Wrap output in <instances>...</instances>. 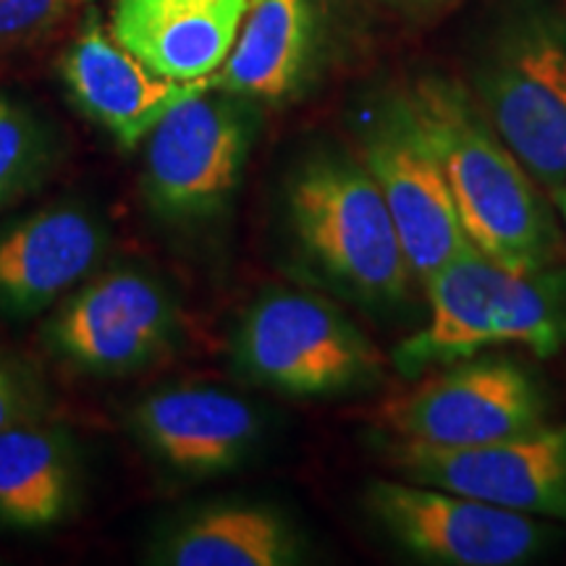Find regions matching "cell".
Returning <instances> with one entry per match:
<instances>
[{"label":"cell","mask_w":566,"mask_h":566,"mask_svg":"<svg viewBox=\"0 0 566 566\" xmlns=\"http://www.w3.org/2000/svg\"><path fill=\"white\" fill-rule=\"evenodd\" d=\"M405 103L430 142L470 244L493 263L535 275L556 250L541 187L462 87L424 80Z\"/></svg>","instance_id":"6da1fadb"},{"label":"cell","mask_w":566,"mask_h":566,"mask_svg":"<svg viewBox=\"0 0 566 566\" xmlns=\"http://www.w3.org/2000/svg\"><path fill=\"white\" fill-rule=\"evenodd\" d=\"M424 289L428 325L396 349V367L412 378L464 363L485 346L522 344L541 357L562 346V321L533 275L509 271L475 247L457 254Z\"/></svg>","instance_id":"7a4b0ae2"},{"label":"cell","mask_w":566,"mask_h":566,"mask_svg":"<svg viewBox=\"0 0 566 566\" xmlns=\"http://www.w3.org/2000/svg\"><path fill=\"white\" fill-rule=\"evenodd\" d=\"M289 216L304 250L325 273L370 300H396L412 271L394 218L365 166L307 160L289 184Z\"/></svg>","instance_id":"3957f363"},{"label":"cell","mask_w":566,"mask_h":566,"mask_svg":"<svg viewBox=\"0 0 566 566\" xmlns=\"http://www.w3.org/2000/svg\"><path fill=\"white\" fill-rule=\"evenodd\" d=\"M546 401L525 370L504 359L449 365L388 399L380 422L396 449H472L541 428Z\"/></svg>","instance_id":"277c9868"},{"label":"cell","mask_w":566,"mask_h":566,"mask_svg":"<svg viewBox=\"0 0 566 566\" xmlns=\"http://www.w3.org/2000/svg\"><path fill=\"white\" fill-rule=\"evenodd\" d=\"M480 103L493 132L541 189L566 184V34L537 21L485 66Z\"/></svg>","instance_id":"5b68a950"},{"label":"cell","mask_w":566,"mask_h":566,"mask_svg":"<svg viewBox=\"0 0 566 566\" xmlns=\"http://www.w3.org/2000/svg\"><path fill=\"white\" fill-rule=\"evenodd\" d=\"M367 509L401 548L433 564L512 566L546 541L530 514L409 480L373 483Z\"/></svg>","instance_id":"8992f818"},{"label":"cell","mask_w":566,"mask_h":566,"mask_svg":"<svg viewBox=\"0 0 566 566\" xmlns=\"http://www.w3.org/2000/svg\"><path fill=\"white\" fill-rule=\"evenodd\" d=\"M239 357L254 378L296 396L338 391L375 367L370 344L336 307L294 292L254 304L239 331Z\"/></svg>","instance_id":"52a82bcc"},{"label":"cell","mask_w":566,"mask_h":566,"mask_svg":"<svg viewBox=\"0 0 566 566\" xmlns=\"http://www.w3.org/2000/svg\"><path fill=\"white\" fill-rule=\"evenodd\" d=\"M244 155L242 113L208 84L176 103L147 137V202L166 218L208 216L237 189Z\"/></svg>","instance_id":"ba28073f"},{"label":"cell","mask_w":566,"mask_h":566,"mask_svg":"<svg viewBox=\"0 0 566 566\" xmlns=\"http://www.w3.org/2000/svg\"><path fill=\"white\" fill-rule=\"evenodd\" d=\"M365 168L388 205L412 279L424 286L457 254L470 250L441 160L405 97L367 134Z\"/></svg>","instance_id":"9c48e42d"},{"label":"cell","mask_w":566,"mask_h":566,"mask_svg":"<svg viewBox=\"0 0 566 566\" xmlns=\"http://www.w3.org/2000/svg\"><path fill=\"white\" fill-rule=\"evenodd\" d=\"M409 483L441 488L520 514L566 520V422L472 449H396Z\"/></svg>","instance_id":"30bf717a"},{"label":"cell","mask_w":566,"mask_h":566,"mask_svg":"<svg viewBox=\"0 0 566 566\" xmlns=\"http://www.w3.org/2000/svg\"><path fill=\"white\" fill-rule=\"evenodd\" d=\"M174 315L158 281L137 271H113L71 296L53 323L55 346L95 373L145 365L166 344Z\"/></svg>","instance_id":"8fae6325"},{"label":"cell","mask_w":566,"mask_h":566,"mask_svg":"<svg viewBox=\"0 0 566 566\" xmlns=\"http://www.w3.org/2000/svg\"><path fill=\"white\" fill-rule=\"evenodd\" d=\"M61 74L76 108L108 132L124 150H134L150 137L176 103L212 84V76L200 82H174L153 74L97 27L74 40L61 61Z\"/></svg>","instance_id":"7c38bea8"},{"label":"cell","mask_w":566,"mask_h":566,"mask_svg":"<svg viewBox=\"0 0 566 566\" xmlns=\"http://www.w3.org/2000/svg\"><path fill=\"white\" fill-rule=\"evenodd\" d=\"M250 0H113L111 38L174 82H200L229 59Z\"/></svg>","instance_id":"4fadbf2b"},{"label":"cell","mask_w":566,"mask_h":566,"mask_svg":"<svg viewBox=\"0 0 566 566\" xmlns=\"http://www.w3.org/2000/svg\"><path fill=\"white\" fill-rule=\"evenodd\" d=\"M105 231L82 208H45L0 233V304L30 315L69 292L101 260Z\"/></svg>","instance_id":"5bb4252c"},{"label":"cell","mask_w":566,"mask_h":566,"mask_svg":"<svg viewBox=\"0 0 566 566\" xmlns=\"http://www.w3.org/2000/svg\"><path fill=\"white\" fill-rule=\"evenodd\" d=\"M137 428L158 454L195 475L229 470L258 436L247 401L216 388H176L137 407Z\"/></svg>","instance_id":"9a60e30c"},{"label":"cell","mask_w":566,"mask_h":566,"mask_svg":"<svg viewBox=\"0 0 566 566\" xmlns=\"http://www.w3.org/2000/svg\"><path fill=\"white\" fill-rule=\"evenodd\" d=\"M313 32L307 0H250L229 59L212 74V87L254 101L292 95L307 69Z\"/></svg>","instance_id":"2e32d148"},{"label":"cell","mask_w":566,"mask_h":566,"mask_svg":"<svg viewBox=\"0 0 566 566\" xmlns=\"http://www.w3.org/2000/svg\"><path fill=\"white\" fill-rule=\"evenodd\" d=\"M69 495V457L59 438L27 422L0 430V520L17 527L53 525Z\"/></svg>","instance_id":"e0dca14e"},{"label":"cell","mask_w":566,"mask_h":566,"mask_svg":"<svg viewBox=\"0 0 566 566\" xmlns=\"http://www.w3.org/2000/svg\"><path fill=\"white\" fill-rule=\"evenodd\" d=\"M163 558L176 566H279L294 558L292 535L268 509H210L168 541Z\"/></svg>","instance_id":"ac0fdd59"},{"label":"cell","mask_w":566,"mask_h":566,"mask_svg":"<svg viewBox=\"0 0 566 566\" xmlns=\"http://www.w3.org/2000/svg\"><path fill=\"white\" fill-rule=\"evenodd\" d=\"M48 160V137L32 113L0 97V210L30 192Z\"/></svg>","instance_id":"d6986e66"},{"label":"cell","mask_w":566,"mask_h":566,"mask_svg":"<svg viewBox=\"0 0 566 566\" xmlns=\"http://www.w3.org/2000/svg\"><path fill=\"white\" fill-rule=\"evenodd\" d=\"M80 0H0V51L38 40L69 17Z\"/></svg>","instance_id":"ffe728a7"},{"label":"cell","mask_w":566,"mask_h":566,"mask_svg":"<svg viewBox=\"0 0 566 566\" xmlns=\"http://www.w3.org/2000/svg\"><path fill=\"white\" fill-rule=\"evenodd\" d=\"M30 417V396L9 367L0 365V430L27 422Z\"/></svg>","instance_id":"44dd1931"},{"label":"cell","mask_w":566,"mask_h":566,"mask_svg":"<svg viewBox=\"0 0 566 566\" xmlns=\"http://www.w3.org/2000/svg\"><path fill=\"white\" fill-rule=\"evenodd\" d=\"M551 197H554V205H556V208H558V212H562V218H564V226H566V184H564L562 189H556V192L551 195Z\"/></svg>","instance_id":"7402d4cb"},{"label":"cell","mask_w":566,"mask_h":566,"mask_svg":"<svg viewBox=\"0 0 566 566\" xmlns=\"http://www.w3.org/2000/svg\"><path fill=\"white\" fill-rule=\"evenodd\" d=\"M391 3H401V6H422V3H436V0H391Z\"/></svg>","instance_id":"603a6c76"}]
</instances>
